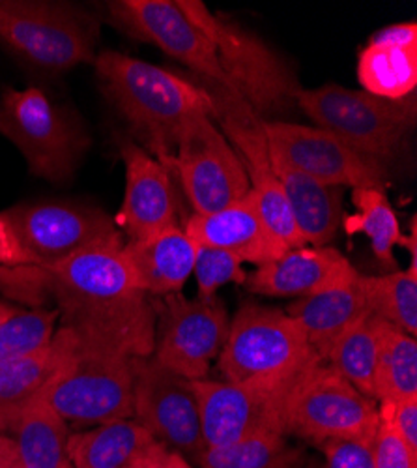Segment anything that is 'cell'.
<instances>
[{"mask_svg":"<svg viewBox=\"0 0 417 468\" xmlns=\"http://www.w3.org/2000/svg\"><path fill=\"white\" fill-rule=\"evenodd\" d=\"M122 248H94L49 266L0 268V289L23 302H55L60 328L78 345L151 356L156 311Z\"/></svg>","mask_w":417,"mask_h":468,"instance_id":"obj_1","label":"cell"},{"mask_svg":"<svg viewBox=\"0 0 417 468\" xmlns=\"http://www.w3.org/2000/svg\"><path fill=\"white\" fill-rule=\"evenodd\" d=\"M92 66L103 94L142 141L141 146L174 173L178 132L192 114H212L208 92L193 77L119 51H101Z\"/></svg>","mask_w":417,"mask_h":468,"instance_id":"obj_2","label":"cell"},{"mask_svg":"<svg viewBox=\"0 0 417 468\" xmlns=\"http://www.w3.org/2000/svg\"><path fill=\"white\" fill-rule=\"evenodd\" d=\"M215 49L226 85L235 89L264 122H279L297 107L301 85L296 69L260 36L214 14L201 0H178Z\"/></svg>","mask_w":417,"mask_h":468,"instance_id":"obj_3","label":"cell"},{"mask_svg":"<svg viewBox=\"0 0 417 468\" xmlns=\"http://www.w3.org/2000/svg\"><path fill=\"white\" fill-rule=\"evenodd\" d=\"M99 23L71 3L0 0V44L23 64L60 75L94 64Z\"/></svg>","mask_w":417,"mask_h":468,"instance_id":"obj_4","label":"cell"},{"mask_svg":"<svg viewBox=\"0 0 417 468\" xmlns=\"http://www.w3.org/2000/svg\"><path fill=\"white\" fill-rule=\"evenodd\" d=\"M297 107L309 119L349 144L365 158L386 167L406 144L415 126V96L388 100L365 90L326 83L318 89H301Z\"/></svg>","mask_w":417,"mask_h":468,"instance_id":"obj_5","label":"cell"},{"mask_svg":"<svg viewBox=\"0 0 417 468\" xmlns=\"http://www.w3.org/2000/svg\"><path fill=\"white\" fill-rule=\"evenodd\" d=\"M0 135L23 154L34 176L55 184L73 178L92 143L79 114L37 87L0 94Z\"/></svg>","mask_w":417,"mask_h":468,"instance_id":"obj_6","label":"cell"},{"mask_svg":"<svg viewBox=\"0 0 417 468\" xmlns=\"http://www.w3.org/2000/svg\"><path fill=\"white\" fill-rule=\"evenodd\" d=\"M217 358L226 382L276 384L296 378L320 356L287 311L247 302L231 321Z\"/></svg>","mask_w":417,"mask_h":468,"instance_id":"obj_7","label":"cell"},{"mask_svg":"<svg viewBox=\"0 0 417 468\" xmlns=\"http://www.w3.org/2000/svg\"><path fill=\"white\" fill-rule=\"evenodd\" d=\"M133 360L71 337L68 358L40 392L68 423L79 427L131 418Z\"/></svg>","mask_w":417,"mask_h":468,"instance_id":"obj_8","label":"cell"},{"mask_svg":"<svg viewBox=\"0 0 417 468\" xmlns=\"http://www.w3.org/2000/svg\"><path fill=\"white\" fill-rule=\"evenodd\" d=\"M378 403L360 394L322 358L294 382L285 410V433L317 446L352 437H374Z\"/></svg>","mask_w":417,"mask_h":468,"instance_id":"obj_9","label":"cell"},{"mask_svg":"<svg viewBox=\"0 0 417 468\" xmlns=\"http://www.w3.org/2000/svg\"><path fill=\"white\" fill-rule=\"evenodd\" d=\"M193 80L212 98V119L221 126V133L238 154L262 219L287 250L306 246L296 230L281 184L274 173L264 121L229 85L203 81L197 77Z\"/></svg>","mask_w":417,"mask_h":468,"instance_id":"obj_10","label":"cell"},{"mask_svg":"<svg viewBox=\"0 0 417 468\" xmlns=\"http://www.w3.org/2000/svg\"><path fill=\"white\" fill-rule=\"evenodd\" d=\"M30 259V266H49L94 248L126 244L117 221L101 208L68 203H23L3 212Z\"/></svg>","mask_w":417,"mask_h":468,"instance_id":"obj_11","label":"cell"},{"mask_svg":"<svg viewBox=\"0 0 417 468\" xmlns=\"http://www.w3.org/2000/svg\"><path fill=\"white\" fill-rule=\"evenodd\" d=\"M174 173L195 214L201 216L233 207L251 191L238 154L208 112H195L182 124Z\"/></svg>","mask_w":417,"mask_h":468,"instance_id":"obj_12","label":"cell"},{"mask_svg":"<svg viewBox=\"0 0 417 468\" xmlns=\"http://www.w3.org/2000/svg\"><path fill=\"white\" fill-rule=\"evenodd\" d=\"M156 311L154 356L167 369L189 378L208 377L229 334V314L215 296L187 298L182 292L151 298Z\"/></svg>","mask_w":417,"mask_h":468,"instance_id":"obj_13","label":"cell"},{"mask_svg":"<svg viewBox=\"0 0 417 468\" xmlns=\"http://www.w3.org/2000/svg\"><path fill=\"white\" fill-rule=\"evenodd\" d=\"M131 418L189 461H197L206 450L193 380L167 369L154 356L133 360Z\"/></svg>","mask_w":417,"mask_h":468,"instance_id":"obj_14","label":"cell"},{"mask_svg":"<svg viewBox=\"0 0 417 468\" xmlns=\"http://www.w3.org/2000/svg\"><path fill=\"white\" fill-rule=\"evenodd\" d=\"M299 377V375H297ZM235 384L193 380L206 448H219L260 431L285 433V410L294 382Z\"/></svg>","mask_w":417,"mask_h":468,"instance_id":"obj_15","label":"cell"},{"mask_svg":"<svg viewBox=\"0 0 417 468\" xmlns=\"http://www.w3.org/2000/svg\"><path fill=\"white\" fill-rule=\"evenodd\" d=\"M270 154L288 167L331 187H386V167L352 150L329 132L292 122H264Z\"/></svg>","mask_w":417,"mask_h":468,"instance_id":"obj_16","label":"cell"},{"mask_svg":"<svg viewBox=\"0 0 417 468\" xmlns=\"http://www.w3.org/2000/svg\"><path fill=\"white\" fill-rule=\"evenodd\" d=\"M105 12L112 27L160 48L192 69L197 80L226 85L208 36L183 14L178 0H110Z\"/></svg>","mask_w":417,"mask_h":468,"instance_id":"obj_17","label":"cell"},{"mask_svg":"<svg viewBox=\"0 0 417 468\" xmlns=\"http://www.w3.org/2000/svg\"><path fill=\"white\" fill-rule=\"evenodd\" d=\"M126 167L124 203L117 218L126 242L146 240L178 227L172 173L130 137L117 141Z\"/></svg>","mask_w":417,"mask_h":468,"instance_id":"obj_18","label":"cell"},{"mask_svg":"<svg viewBox=\"0 0 417 468\" xmlns=\"http://www.w3.org/2000/svg\"><path fill=\"white\" fill-rule=\"evenodd\" d=\"M360 271L331 246H301L247 274V291L270 298H306L347 283Z\"/></svg>","mask_w":417,"mask_h":468,"instance_id":"obj_19","label":"cell"},{"mask_svg":"<svg viewBox=\"0 0 417 468\" xmlns=\"http://www.w3.org/2000/svg\"><path fill=\"white\" fill-rule=\"evenodd\" d=\"M183 230L197 246L229 251L242 262L262 266L288 251L262 219L255 195L214 214H193Z\"/></svg>","mask_w":417,"mask_h":468,"instance_id":"obj_20","label":"cell"},{"mask_svg":"<svg viewBox=\"0 0 417 468\" xmlns=\"http://www.w3.org/2000/svg\"><path fill=\"white\" fill-rule=\"evenodd\" d=\"M40 389L0 410V433L12 439L21 468H75L68 457V421Z\"/></svg>","mask_w":417,"mask_h":468,"instance_id":"obj_21","label":"cell"},{"mask_svg":"<svg viewBox=\"0 0 417 468\" xmlns=\"http://www.w3.org/2000/svg\"><path fill=\"white\" fill-rule=\"evenodd\" d=\"M358 80L365 92L402 100L417 87V23H397L370 36L358 57Z\"/></svg>","mask_w":417,"mask_h":468,"instance_id":"obj_22","label":"cell"},{"mask_svg":"<svg viewBox=\"0 0 417 468\" xmlns=\"http://www.w3.org/2000/svg\"><path fill=\"white\" fill-rule=\"evenodd\" d=\"M122 250L141 289L151 298L182 292L193 276L197 244L180 225L146 240L126 242Z\"/></svg>","mask_w":417,"mask_h":468,"instance_id":"obj_23","label":"cell"},{"mask_svg":"<svg viewBox=\"0 0 417 468\" xmlns=\"http://www.w3.org/2000/svg\"><path fill=\"white\" fill-rule=\"evenodd\" d=\"M285 311L303 328L320 358L347 330L372 315L361 285V274L318 294L297 298Z\"/></svg>","mask_w":417,"mask_h":468,"instance_id":"obj_24","label":"cell"},{"mask_svg":"<svg viewBox=\"0 0 417 468\" xmlns=\"http://www.w3.org/2000/svg\"><path fill=\"white\" fill-rule=\"evenodd\" d=\"M274 173L281 184L296 230L306 246H328L339 230L343 205L340 187L317 182L272 155Z\"/></svg>","mask_w":417,"mask_h":468,"instance_id":"obj_25","label":"cell"},{"mask_svg":"<svg viewBox=\"0 0 417 468\" xmlns=\"http://www.w3.org/2000/svg\"><path fill=\"white\" fill-rule=\"evenodd\" d=\"M154 442L139 421L124 418L69 435L68 457L75 468H128Z\"/></svg>","mask_w":417,"mask_h":468,"instance_id":"obj_26","label":"cell"},{"mask_svg":"<svg viewBox=\"0 0 417 468\" xmlns=\"http://www.w3.org/2000/svg\"><path fill=\"white\" fill-rule=\"evenodd\" d=\"M374 394L378 405L417 398V341L382 319Z\"/></svg>","mask_w":417,"mask_h":468,"instance_id":"obj_27","label":"cell"},{"mask_svg":"<svg viewBox=\"0 0 417 468\" xmlns=\"http://www.w3.org/2000/svg\"><path fill=\"white\" fill-rule=\"evenodd\" d=\"M378 346H381V319L369 315L340 335L326 350L322 360L349 380L360 394L376 401Z\"/></svg>","mask_w":417,"mask_h":468,"instance_id":"obj_28","label":"cell"},{"mask_svg":"<svg viewBox=\"0 0 417 468\" xmlns=\"http://www.w3.org/2000/svg\"><path fill=\"white\" fill-rule=\"evenodd\" d=\"M303 452L279 431H260L219 448H206L197 468H301Z\"/></svg>","mask_w":417,"mask_h":468,"instance_id":"obj_29","label":"cell"},{"mask_svg":"<svg viewBox=\"0 0 417 468\" xmlns=\"http://www.w3.org/2000/svg\"><path fill=\"white\" fill-rule=\"evenodd\" d=\"M370 314L408 335L417 334V257L388 276H361Z\"/></svg>","mask_w":417,"mask_h":468,"instance_id":"obj_30","label":"cell"},{"mask_svg":"<svg viewBox=\"0 0 417 468\" xmlns=\"http://www.w3.org/2000/svg\"><path fill=\"white\" fill-rule=\"evenodd\" d=\"M69 348L71 335L58 328L44 353L21 360H0V410L36 394L64 364Z\"/></svg>","mask_w":417,"mask_h":468,"instance_id":"obj_31","label":"cell"},{"mask_svg":"<svg viewBox=\"0 0 417 468\" xmlns=\"http://www.w3.org/2000/svg\"><path fill=\"white\" fill-rule=\"evenodd\" d=\"M57 324L55 307L16 309L0 321V360H21L44 353L55 339Z\"/></svg>","mask_w":417,"mask_h":468,"instance_id":"obj_32","label":"cell"},{"mask_svg":"<svg viewBox=\"0 0 417 468\" xmlns=\"http://www.w3.org/2000/svg\"><path fill=\"white\" fill-rule=\"evenodd\" d=\"M358 229L367 234L372 253L384 266H397L393 250L401 244V227L386 193L381 189H352Z\"/></svg>","mask_w":417,"mask_h":468,"instance_id":"obj_33","label":"cell"},{"mask_svg":"<svg viewBox=\"0 0 417 468\" xmlns=\"http://www.w3.org/2000/svg\"><path fill=\"white\" fill-rule=\"evenodd\" d=\"M244 262L229 251L197 246V259L193 266V276L197 280L199 296H215L223 285L245 283Z\"/></svg>","mask_w":417,"mask_h":468,"instance_id":"obj_34","label":"cell"},{"mask_svg":"<svg viewBox=\"0 0 417 468\" xmlns=\"http://www.w3.org/2000/svg\"><path fill=\"white\" fill-rule=\"evenodd\" d=\"M374 437L337 439L320 444L326 468H374Z\"/></svg>","mask_w":417,"mask_h":468,"instance_id":"obj_35","label":"cell"},{"mask_svg":"<svg viewBox=\"0 0 417 468\" xmlns=\"http://www.w3.org/2000/svg\"><path fill=\"white\" fill-rule=\"evenodd\" d=\"M374 468H417V450L382 420L374 437Z\"/></svg>","mask_w":417,"mask_h":468,"instance_id":"obj_36","label":"cell"},{"mask_svg":"<svg viewBox=\"0 0 417 468\" xmlns=\"http://www.w3.org/2000/svg\"><path fill=\"white\" fill-rule=\"evenodd\" d=\"M378 414L404 442L417 450V398L378 405Z\"/></svg>","mask_w":417,"mask_h":468,"instance_id":"obj_37","label":"cell"},{"mask_svg":"<svg viewBox=\"0 0 417 468\" xmlns=\"http://www.w3.org/2000/svg\"><path fill=\"white\" fill-rule=\"evenodd\" d=\"M128 468H197L192 461L178 452L167 448L162 442L151 444L141 457H137Z\"/></svg>","mask_w":417,"mask_h":468,"instance_id":"obj_38","label":"cell"},{"mask_svg":"<svg viewBox=\"0 0 417 468\" xmlns=\"http://www.w3.org/2000/svg\"><path fill=\"white\" fill-rule=\"evenodd\" d=\"M30 266V259L21 248L8 219L0 212V268Z\"/></svg>","mask_w":417,"mask_h":468,"instance_id":"obj_39","label":"cell"},{"mask_svg":"<svg viewBox=\"0 0 417 468\" xmlns=\"http://www.w3.org/2000/svg\"><path fill=\"white\" fill-rule=\"evenodd\" d=\"M8 461H17L16 448H14V442L8 435L0 433V464L8 463Z\"/></svg>","mask_w":417,"mask_h":468,"instance_id":"obj_40","label":"cell"},{"mask_svg":"<svg viewBox=\"0 0 417 468\" xmlns=\"http://www.w3.org/2000/svg\"><path fill=\"white\" fill-rule=\"evenodd\" d=\"M16 309H19V305H14V303H10V302L0 298V321L10 317Z\"/></svg>","mask_w":417,"mask_h":468,"instance_id":"obj_41","label":"cell"},{"mask_svg":"<svg viewBox=\"0 0 417 468\" xmlns=\"http://www.w3.org/2000/svg\"><path fill=\"white\" fill-rule=\"evenodd\" d=\"M0 468H21L17 461H8V463H3L0 464Z\"/></svg>","mask_w":417,"mask_h":468,"instance_id":"obj_42","label":"cell"}]
</instances>
